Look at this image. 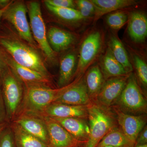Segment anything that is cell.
Returning <instances> with one entry per match:
<instances>
[{
  "instance_id": "6da1fadb",
  "label": "cell",
  "mask_w": 147,
  "mask_h": 147,
  "mask_svg": "<svg viewBox=\"0 0 147 147\" xmlns=\"http://www.w3.org/2000/svg\"><path fill=\"white\" fill-rule=\"evenodd\" d=\"M0 47L20 65L53 79L45 58L38 50L21 38L12 27L5 21L0 25Z\"/></svg>"
},
{
  "instance_id": "7a4b0ae2",
  "label": "cell",
  "mask_w": 147,
  "mask_h": 147,
  "mask_svg": "<svg viewBox=\"0 0 147 147\" xmlns=\"http://www.w3.org/2000/svg\"><path fill=\"white\" fill-rule=\"evenodd\" d=\"M79 79H75L70 84L61 88L24 85V97L15 119L24 114L41 115L45 108L54 103Z\"/></svg>"
},
{
  "instance_id": "3957f363",
  "label": "cell",
  "mask_w": 147,
  "mask_h": 147,
  "mask_svg": "<svg viewBox=\"0 0 147 147\" xmlns=\"http://www.w3.org/2000/svg\"><path fill=\"white\" fill-rule=\"evenodd\" d=\"M0 86L4 100L7 122L13 121L24 97V84L2 61L0 71Z\"/></svg>"
},
{
  "instance_id": "277c9868",
  "label": "cell",
  "mask_w": 147,
  "mask_h": 147,
  "mask_svg": "<svg viewBox=\"0 0 147 147\" xmlns=\"http://www.w3.org/2000/svg\"><path fill=\"white\" fill-rule=\"evenodd\" d=\"M30 18V26L32 35L47 61L52 64L57 62V53L53 51L47 40V31L42 18L40 4L31 1L27 3Z\"/></svg>"
},
{
  "instance_id": "5b68a950",
  "label": "cell",
  "mask_w": 147,
  "mask_h": 147,
  "mask_svg": "<svg viewBox=\"0 0 147 147\" xmlns=\"http://www.w3.org/2000/svg\"><path fill=\"white\" fill-rule=\"evenodd\" d=\"M26 5L21 1H13L7 7L2 16L1 21L10 25L22 39L32 47L39 49L32 35L28 21Z\"/></svg>"
},
{
  "instance_id": "8992f818",
  "label": "cell",
  "mask_w": 147,
  "mask_h": 147,
  "mask_svg": "<svg viewBox=\"0 0 147 147\" xmlns=\"http://www.w3.org/2000/svg\"><path fill=\"white\" fill-rule=\"evenodd\" d=\"M88 117L90 123V134L85 147H97L102 138L115 127L111 116L100 106L89 105Z\"/></svg>"
},
{
  "instance_id": "52a82bcc",
  "label": "cell",
  "mask_w": 147,
  "mask_h": 147,
  "mask_svg": "<svg viewBox=\"0 0 147 147\" xmlns=\"http://www.w3.org/2000/svg\"><path fill=\"white\" fill-rule=\"evenodd\" d=\"M103 38L98 30L91 32L82 41L74 78H82L83 74L96 59L102 50Z\"/></svg>"
},
{
  "instance_id": "ba28073f",
  "label": "cell",
  "mask_w": 147,
  "mask_h": 147,
  "mask_svg": "<svg viewBox=\"0 0 147 147\" xmlns=\"http://www.w3.org/2000/svg\"><path fill=\"white\" fill-rule=\"evenodd\" d=\"M117 100L121 108L127 112L139 113L146 111V100L132 73L129 74L125 86Z\"/></svg>"
},
{
  "instance_id": "9c48e42d",
  "label": "cell",
  "mask_w": 147,
  "mask_h": 147,
  "mask_svg": "<svg viewBox=\"0 0 147 147\" xmlns=\"http://www.w3.org/2000/svg\"><path fill=\"white\" fill-rule=\"evenodd\" d=\"M0 57L3 62L15 73L25 85H37L55 88L53 79L18 64L0 47Z\"/></svg>"
},
{
  "instance_id": "30bf717a",
  "label": "cell",
  "mask_w": 147,
  "mask_h": 147,
  "mask_svg": "<svg viewBox=\"0 0 147 147\" xmlns=\"http://www.w3.org/2000/svg\"><path fill=\"white\" fill-rule=\"evenodd\" d=\"M42 117L47 127L49 138L48 147H76L86 144V142L75 139L54 119Z\"/></svg>"
},
{
  "instance_id": "8fae6325",
  "label": "cell",
  "mask_w": 147,
  "mask_h": 147,
  "mask_svg": "<svg viewBox=\"0 0 147 147\" xmlns=\"http://www.w3.org/2000/svg\"><path fill=\"white\" fill-rule=\"evenodd\" d=\"M12 122L17 124L25 131L41 140L48 146L49 138L47 127L42 116L24 114L16 117Z\"/></svg>"
},
{
  "instance_id": "7c38bea8",
  "label": "cell",
  "mask_w": 147,
  "mask_h": 147,
  "mask_svg": "<svg viewBox=\"0 0 147 147\" xmlns=\"http://www.w3.org/2000/svg\"><path fill=\"white\" fill-rule=\"evenodd\" d=\"M129 74L107 79L96 96L98 102L105 107H110L112 105L121 94L125 86Z\"/></svg>"
},
{
  "instance_id": "4fadbf2b",
  "label": "cell",
  "mask_w": 147,
  "mask_h": 147,
  "mask_svg": "<svg viewBox=\"0 0 147 147\" xmlns=\"http://www.w3.org/2000/svg\"><path fill=\"white\" fill-rule=\"evenodd\" d=\"M117 113L118 122L122 131L131 145H134L146 124L145 118L124 113L120 110H117Z\"/></svg>"
},
{
  "instance_id": "5bb4252c",
  "label": "cell",
  "mask_w": 147,
  "mask_h": 147,
  "mask_svg": "<svg viewBox=\"0 0 147 147\" xmlns=\"http://www.w3.org/2000/svg\"><path fill=\"white\" fill-rule=\"evenodd\" d=\"M54 102L82 106L90 104V98L84 79L82 77L78 79Z\"/></svg>"
},
{
  "instance_id": "9a60e30c",
  "label": "cell",
  "mask_w": 147,
  "mask_h": 147,
  "mask_svg": "<svg viewBox=\"0 0 147 147\" xmlns=\"http://www.w3.org/2000/svg\"><path fill=\"white\" fill-rule=\"evenodd\" d=\"M88 115L87 106L54 102L45 108L40 115L53 118H78L83 119L88 117Z\"/></svg>"
},
{
  "instance_id": "2e32d148",
  "label": "cell",
  "mask_w": 147,
  "mask_h": 147,
  "mask_svg": "<svg viewBox=\"0 0 147 147\" xmlns=\"http://www.w3.org/2000/svg\"><path fill=\"white\" fill-rule=\"evenodd\" d=\"M47 34L50 47L57 53L67 50L74 45L76 40L73 34L58 27H50Z\"/></svg>"
},
{
  "instance_id": "e0dca14e",
  "label": "cell",
  "mask_w": 147,
  "mask_h": 147,
  "mask_svg": "<svg viewBox=\"0 0 147 147\" xmlns=\"http://www.w3.org/2000/svg\"><path fill=\"white\" fill-rule=\"evenodd\" d=\"M127 32L131 39L137 43H142L147 35V18L142 11L131 12L128 18Z\"/></svg>"
},
{
  "instance_id": "ac0fdd59",
  "label": "cell",
  "mask_w": 147,
  "mask_h": 147,
  "mask_svg": "<svg viewBox=\"0 0 147 147\" xmlns=\"http://www.w3.org/2000/svg\"><path fill=\"white\" fill-rule=\"evenodd\" d=\"M77 57L74 51L69 52L61 59L58 78V88L70 84L74 78L77 67Z\"/></svg>"
},
{
  "instance_id": "d6986e66",
  "label": "cell",
  "mask_w": 147,
  "mask_h": 147,
  "mask_svg": "<svg viewBox=\"0 0 147 147\" xmlns=\"http://www.w3.org/2000/svg\"><path fill=\"white\" fill-rule=\"evenodd\" d=\"M52 118L61 125L75 139L86 143L90 134V128L83 119L78 118Z\"/></svg>"
},
{
  "instance_id": "ffe728a7",
  "label": "cell",
  "mask_w": 147,
  "mask_h": 147,
  "mask_svg": "<svg viewBox=\"0 0 147 147\" xmlns=\"http://www.w3.org/2000/svg\"><path fill=\"white\" fill-rule=\"evenodd\" d=\"M95 8L94 21L96 22L105 14L136 5L134 0H90Z\"/></svg>"
},
{
  "instance_id": "44dd1931",
  "label": "cell",
  "mask_w": 147,
  "mask_h": 147,
  "mask_svg": "<svg viewBox=\"0 0 147 147\" xmlns=\"http://www.w3.org/2000/svg\"><path fill=\"white\" fill-rule=\"evenodd\" d=\"M100 67L105 80L128 75L123 66L115 59L109 48L100 59Z\"/></svg>"
},
{
  "instance_id": "7402d4cb",
  "label": "cell",
  "mask_w": 147,
  "mask_h": 147,
  "mask_svg": "<svg viewBox=\"0 0 147 147\" xmlns=\"http://www.w3.org/2000/svg\"><path fill=\"white\" fill-rule=\"evenodd\" d=\"M16 147H48L41 140L25 131L15 123H10Z\"/></svg>"
},
{
  "instance_id": "603a6c76",
  "label": "cell",
  "mask_w": 147,
  "mask_h": 147,
  "mask_svg": "<svg viewBox=\"0 0 147 147\" xmlns=\"http://www.w3.org/2000/svg\"><path fill=\"white\" fill-rule=\"evenodd\" d=\"M84 80L90 97L96 98L105 82L99 66L89 68Z\"/></svg>"
},
{
  "instance_id": "cb8c5ba5",
  "label": "cell",
  "mask_w": 147,
  "mask_h": 147,
  "mask_svg": "<svg viewBox=\"0 0 147 147\" xmlns=\"http://www.w3.org/2000/svg\"><path fill=\"white\" fill-rule=\"evenodd\" d=\"M108 48L115 59L123 66L128 74L133 71L132 65L122 43L116 36L110 37L108 42Z\"/></svg>"
},
{
  "instance_id": "d4e9b609",
  "label": "cell",
  "mask_w": 147,
  "mask_h": 147,
  "mask_svg": "<svg viewBox=\"0 0 147 147\" xmlns=\"http://www.w3.org/2000/svg\"><path fill=\"white\" fill-rule=\"evenodd\" d=\"M106 146L114 147H127L132 146L129 142L122 131L114 128L102 138L97 147Z\"/></svg>"
},
{
  "instance_id": "484cf974",
  "label": "cell",
  "mask_w": 147,
  "mask_h": 147,
  "mask_svg": "<svg viewBox=\"0 0 147 147\" xmlns=\"http://www.w3.org/2000/svg\"><path fill=\"white\" fill-rule=\"evenodd\" d=\"M45 4L47 9L51 13L63 21L76 23L86 20L76 9L56 7Z\"/></svg>"
},
{
  "instance_id": "4316f807",
  "label": "cell",
  "mask_w": 147,
  "mask_h": 147,
  "mask_svg": "<svg viewBox=\"0 0 147 147\" xmlns=\"http://www.w3.org/2000/svg\"><path fill=\"white\" fill-rule=\"evenodd\" d=\"M128 18L125 11L118 10L108 14L106 17V23L111 29L118 30L125 25L128 21Z\"/></svg>"
},
{
  "instance_id": "83f0119b",
  "label": "cell",
  "mask_w": 147,
  "mask_h": 147,
  "mask_svg": "<svg viewBox=\"0 0 147 147\" xmlns=\"http://www.w3.org/2000/svg\"><path fill=\"white\" fill-rule=\"evenodd\" d=\"M133 63L137 76L139 81L145 88L147 86V65L144 61L140 56H133Z\"/></svg>"
},
{
  "instance_id": "f1b7e54d",
  "label": "cell",
  "mask_w": 147,
  "mask_h": 147,
  "mask_svg": "<svg viewBox=\"0 0 147 147\" xmlns=\"http://www.w3.org/2000/svg\"><path fill=\"white\" fill-rule=\"evenodd\" d=\"M0 147H16L9 123L3 130L0 136Z\"/></svg>"
},
{
  "instance_id": "f546056e",
  "label": "cell",
  "mask_w": 147,
  "mask_h": 147,
  "mask_svg": "<svg viewBox=\"0 0 147 147\" xmlns=\"http://www.w3.org/2000/svg\"><path fill=\"white\" fill-rule=\"evenodd\" d=\"M44 2L58 7L75 9L76 7L75 2L72 0H46Z\"/></svg>"
},
{
  "instance_id": "4dcf8cb0",
  "label": "cell",
  "mask_w": 147,
  "mask_h": 147,
  "mask_svg": "<svg viewBox=\"0 0 147 147\" xmlns=\"http://www.w3.org/2000/svg\"><path fill=\"white\" fill-rule=\"evenodd\" d=\"M7 122L5 103L0 86V123Z\"/></svg>"
},
{
  "instance_id": "1f68e13d",
  "label": "cell",
  "mask_w": 147,
  "mask_h": 147,
  "mask_svg": "<svg viewBox=\"0 0 147 147\" xmlns=\"http://www.w3.org/2000/svg\"><path fill=\"white\" fill-rule=\"evenodd\" d=\"M76 7H82L89 10L94 14L95 11V8L93 3L91 1L87 0H78L74 1Z\"/></svg>"
},
{
  "instance_id": "d6a6232c",
  "label": "cell",
  "mask_w": 147,
  "mask_h": 147,
  "mask_svg": "<svg viewBox=\"0 0 147 147\" xmlns=\"http://www.w3.org/2000/svg\"><path fill=\"white\" fill-rule=\"evenodd\" d=\"M137 145L145 144L147 142V128L145 127L139 133L137 139Z\"/></svg>"
},
{
  "instance_id": "836d02e7",
  "label": "cell",
  "mask_w": 147,
  "mask_h": 147,
  "mask_svg": "<svg viewBox=\"0 0 147 147\" xmlns=\"http://www.w3.org/2000/svg\"><path fill=\"white\" fill-rule=\"evenodd\" d=\"M13 1L10 0H0V10L5 8L10 4Z\"/></svg>"
},
{
  "instance_id": "e575fe53",
  "label": "cell",
  "mask_w": 147,
  "mask_h": 147,
  "mask_svg": "<svg viewBox=\"0 0 147 147\" xmlns=\"http://www.w3.org/2000/svg\"><path fill=\"white\" fill-rule=\"evenodd\" d=\"M9 123L8 122L0 123V136L3 130L7 126Z\"/></svg>"
},
{
  "instance_id": "d590c367",
  "label": "cell",
  "mask_w": 147,
  "mask_h": 147,
  "mask_svg": "<svg viewBox=\"0 0 147 147\" xmlns=\"http://www.w3.org/2000/svg\"><path fill=\"white\" fill-rule=\"evenodd\" d=\"M7 7H5V8L3 9H1V10H0V25H1V18L2 16L3 13V12H4L5 10Z\"/></svg>"
},
{
  "instance_id": "8d00e7d4",
  "label": "cell",
  "mask_w": 147,
  "mask_h": 147,
  "mask_svg": "<svg viewBox=\"0 0 147 147\" xmlns=\"http://www.w3.org/2000/svg\"><path fill=\"white\" fill-rule=\"evenodd\" d=\"M136 147H147V144H145L137 145Z\"/></svg>"
},
{
  "instance_id": "74e56055",
  "label": "cell",
  "mask_w": 147,
  "mask_h": 147,
  "mask_svg": "<svg viewBox=\"0 0 147 147\" xmlns=\"http://www.w3.org/2000/svg\"><path fill=\"white\" fill-rule=\"evenodd\" d=\"M2 65V61L0 57V71H1V68Z\"/></svg>"
},
{
  "instance_id": "f35d334b",
  "label": "cell",
  "mask_w": 147,
  "mask_h": 147,
  "mask_svg": "<svg viewBox=\"0 0 147 147\" xmlns=\"http://www.w3.org/2000/svg\"><path fill=\"white\" fill-rule=\"evenodd\" d=\"M102 147H114L112 146H103Z\"/></svg>"
}]
</instances>
